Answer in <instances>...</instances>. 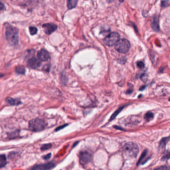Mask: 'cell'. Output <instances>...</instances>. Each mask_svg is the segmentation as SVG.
<instances>
[{
	"label": "cell",
	"instance_id": "obj_1",
	"mask_svg": "<svg viewBox=\"0 0 170 170\" xmlns=\"http://www.w3.org/2000/svg\"><path fill=\"white\" fill-rule=\"evenodd\" d=\"M6 36L8 41L11 46H16L19 43V30L16 27L7 25L6 29Z\"/></svg>",
	"mask_w": 170,
	"mask_h": 170
},
{
	"label": "cell",
	"instance_id": "obj_2",
	"mask_svg": "<svg viewBox=\"0 0 170 170\" xmlns=\"http://www.w3.org/2000/svg\"><path fill=\"white\" fill-rule=\"evenodd\" d=\"M123 150L127 155L132 158H135L139 153L138 146L132 142H128L125 144Z\"/></svg>",
	"mask_w": 170,
	"mask_h": 170
},
{
	"label": "cell",
	"instance_id": "obj_3",
	"mask_svg": "<svg viewBox=\"0 0 170 170\" xmlns=\"http://www.w3.org/2000/svg\"><path fill=\"white\" fill-rule=\"evenodd\" d=\"M46 126V123L44 120L41 119L36 118L30 121L29 128L30 130L34 132L44 130Z\"/></svg>",
	"mask_w": 170,
	"mask_h": 170
},
{
	"label": "cell",
	"instance_id": "obj_4",
	"mask_svg": "<svg viewBox=\"0 0 170 170\" xmlns=\"http://www.w3.org/2000/svg\"><path fill=\"white\" fill-rule=\"evenodd\" d=\"M130 48L129 42L127 39H121L115 45L116 50L119 53H125L128 52Z\"/></svg>",
	"mask_w": 170,
	"mask_h": 170
},
{
	"label": "cell",
	"instance_id": "obj_5",
	"mask_svg": "<svg viewBox=\"0 0 170 170\" xmlns=\"http://www.w3.org/2000/svg\"><path fill=\"white\" fill-rule=\"evenodd\" d=\"M120 35L118 32H111L105 37L104 39V42L107 46H115L116 44L118 43L119 40Z\"/></svg>",
	"mask_w": 170,
	"mask_h": 170
},
{
	"label": "cell",
	"instance_id": "obj_6",
	"mask_svg": "<svg viewBox=\"0 0 170 170\" xmlns=\"http://www.w3.org/2000/svg\"><path fill=\"white\" fill-rule=\"evenodd\" d=\"M80 161L82 165H86L91 160L92 155L88 151H82L79 155Z\"/></svg>",
	"mask_w": 170,
	"mask_h": 170
},
{
	"label": "cell",
	"instance_id": "obj_7",
	"mask_svg": "<svg viewBox=\"0 0 170 170\" xmlns=\"http://www.w3.org/2000/svg\"><path fill=\"white\" fill-rule=\"evenodd\" d=\"M44 32L47 35H50L57 28V25L54 23H45L42 26Z\"/></svg>",
	"mask_w": 170,
	"mask_h": 170
},
{
	"label": "cell",
	"instance_id": "obj_8",
	"mask_svg": "<svg viewBox=\"0 0 170 170\" xmlns=\"http://www.w3.org/2000/svg\"><path fill=\"white\" fill-rule=\"evenodd\" d=\"M55 165L54 163H49L47 164H44L41 165H37L33 167L32 168V170H48L52 169L54 167Z\"/></svg>",
	"mask_w": 170,
	"mask_h": 170
},
{
	"label": "cell",
	"instance_id": "obj_9",
	"mask_svg": "<svg viewBox=\"0 0 170 170\" xmlns=\"http://www.w3.org/2000/svg\"><path fill=\"white\" fill-rule=\"evenodd\" d=\"M37 57L41 61L45 62L48 60L50 57H49V53L46 50L42 49L38 52Z\"/></svg>",
	"mask_w": 170,
	"mask_h": 170
},
{
	"label": "cell",
	"instance_id": "obj_10",
	"mask_svg": "<svg viewBox=\"0 0 170 170\" xmlns=\"http://www.w3.org/2000/svg\"><path fill=\"white\" fill-rule=\"evenodd\" d=\"M28 66L32 68H36L39 67L41 65V62L40 60L35 58L34 57H32L28 61Z\"/></svg>",
	"mask_w": 170,
	"mask_h": 170
},
{
	"label": "cell",
	"instance_id": "obj_11",
	"mask_svg": "<svg viewBox=\"0 0 170 170\" xmlns=\"http://www.w3.org/2000/svg\"><path fill=\"white\" fill-rule=\"evenodd\" d=\"M152 27L154 30L156 32H158L159 30V20L158 17L154 16L153 19L152 23Z\"/></svg>",
	"mask_w": 170,
	"mask_h": 170
},
{
	"label": "cell",
	"instance_id": "obj_12",
	"mask_svg": "<svg viewBox=\"0 0 170 170\" xmlns=\"http://www.w3.org/2000/svg\"><path fill=\"white\" fill-rule=\"evenodd\" d=\"M6 101L7 103H8L11 105H14L19 104V103H21V101L19 100H16L12 98L8 97L6 100Z\"/></svg>",
	"mask_w": 170,
	"mask_h": 170
},
{
	"label": "cell",
	"instance_id": "obj_13",
	"mask_svg": "<svg viewBox=\"0 0 170 170\" xmlns=\"http://www.w3.org/2000/svg\"><path fill=\"white\" fill-rule=\"evenodd\" d=\"M168 141V138H163L162 139L161 141H160V150H162L163 151L165 150L166 145Z\"/></svg>",
	"mask_w": 170,
	"mask_h": 170
},
{
	"label": "cell",
	"instance_id": "obj_14",
	"mask_svg": "<svg viewBox=\"0 0 170 170\" xmlns=\"http://www.w3.org/2000/svg\"><path fill=\"white\" fill-rule=\"evenodd\" d=\"M16 72L19 75H25V68L23 66H19L16 67Z\"/></svg>",
	"mask_w": 170,
	"mask_h": 170
},
{
	"label": "cell",
	"instance_id": "obj_15",
	"mask_svg": "<svg viewBox=\"0 0 170 170\" xmlns=\"http://www.w3.org/2000/svg\"><path fill=\"white\" fill-rule=\"evenodd\" d=\"M7 158L5 155H0V168H3L7 164Z\"/></svg>",
	"mask_w": 170,
	"mask_h": 170
},
{
	"label": "cell",
	"instance_id": "obj_16",
	"mask_svg": "<svg viewBox=\"0 0 170 170\" xmlns=\"http://www.w3.org/2000/svg\"><path fill=\"white\" fill-rule=\"evenodd\" d=\"M77 1H76V0L68 1L67 2V7L69 9H73L77 5Z\"/></svg>",
	"mask_w": 170,
	"mask_h": 170
},
{
	"label": "cell",
	"instance_id": "obj_17",
	"mask_svg": "<svg viewBox=\"0 0 170 170\" xmlns=\"http://www.w3.org/2000/svg\"><path fill=\"white\" fill-rule=\"evenodd\" d=\"M153 117H154V114L151 112H148L147 113H146L144 116V118L147 121L151 120V119L153 118Z\"/></svg>",
	"mask_w": 170,
	"mask_h": 170
},
{
	"label": "cell",
	"instance_id": "obj_18",
	"mask_svg": "<svg viewBox=\"0 0 170 170\" xmlns=\"http://www.w3.org/2000/svg\"><path fill=\"white\" fill-rule=\"evenodd\" d=\"M29 30H30V34L32 36L35 35V34H37V29L36 28L34 27H30Z\"/></svg>",
	"mask_w": 170,
	"mask_h": 170
},
{
	"label": "cell",
	"instance_id": "obj_19",
	"mask_svg": "<svg viewBox=\"0 0 170 170\" xmlns=\"http://www.w3.org/2000/svg\"><path fill=\"white\" fill-rule=\"evenodd\" d=\"M123 109V107H121V108H119L118 109V110H116L115 112H114V113L112 114V116H111V120H112L113 119H114L115 118H116V116H117V115L119 114V112L121 111L122 109Z\"/></svg>",
	"mask_w": 170,
	"mask_h": 170
},
{
	"label": "cell",
	"instance_id": "obj_20",
	"mask_svg": "<svg viewBox=\"0 0 170 170\" xmlns=\"http://www.w3.org/2000/svg\"><path fill=\"white\" fill-rule=\"evenodd\" d=\"M52 147V145L51 144H44L42 146V147H41V150H47L48 149L51 148Z\"/></svg>",
	"mask_w": 170,
	"mask_h": 170
},
{
	"label": "cell",
	"instance_id": "obj_21",
	"mask_svg": "<svg viewBox=\"0 0 170 170\" xmlns=\"http://www.w3.org/2000/svg\"><path fill=\"white\" fill-rule=\"evenodd\" d=\"M148 54H149L150 58L153 62V60H155V55L154 53V52H153L152 50H149L148 51Z\"/></svg>",
	"mask_w": 170,
	"mask_h": 170
},
{
	"label": "cell",
	"instance_id": "obj_22",
	"mask_svg": "<svg viewBox=\"0 0 170 170\" xmlns=\"http://www.w3.org/2000/svg\"><path fill=\"white\" fill-rule=\"evenodd\" d=\"M155 170H170V167L168 166H162L156 169Z\"/></svg>",
	"mask_w": 170,
	"mask_h": 170
},
{
	"label": "cell",
	"instance_id": "obj_23",
	"mask_svg": "<svg viewBox=\"0 0 170 170\" xmlns=\"http://www.w3.org/2000/svg\"><path fill=\"white\" fill-rule=\"evenodd\" d=\"M137 66L139 68H141V69L143 68L145 66L144 63L142 62H137Z\"/></svg>",
	"mask_w": 170,
	"mask_h": 170
},
{
	"label": "cell",
	"instance_id": "obj_24",
	"mask_svg": "<svg viewBox=\"0 0 170 170\" xmlns=\"http://www.w3.org/2000/svg\"><path fill=\"white\" fill-rule=\"evenodd\" d=\"M146 154H147V152H146V151H145L143 154H142V156H141L140 158V159L138 161V164L137 165H138L139 163H140L141 161H142V160L144 159V157H145L146 155Z\"/></svg>",
	"mask_w": 170,
	"mask_h": 170
},
{
	"label": "cell",
	"instance_id": "obj_25",
	"mask_svg": "<svg viewBox=\"0 0 170 170\" xmlns=\"http://www.w3.org/2000/svg\"><path fill=\"white\" fill-rule=\"evenodd\" d=\"M170 158V152L167 153L166 154H165L164 156H163L162 160H166Z\"/></svg>",
	"mask_w": 170,
	"mask_h": 170
},
{
	"label": "cell",
	"instance_id": "obj_26",
	"mask_svg": "<svg viewBox=\"0 0 170 170\" xmlns=\"http://www.w3.org/2000/svg\"><path fill=\"white\" fill-rule=\"evenodd\" d=\"M51 153H49V154H48L46 155L45 156H43L42 157V158L44 160H47L49 159L51 157Z\"/></svg>",
	"mask_w": 170,
	"mask_h": 170
},
{
	"label": "cell",
	"instance_id": "obj_27",
	"mask_svg": "<svg viewBox=\"0 0 170 170\" xmlns=\"http://www.w3.org/2000/svg\"><path fill=\"white\" fill-rule=\"evenodd\" d=\"M18 134H19V133H17V131H16L14 133H11V134H10V137H11V138H12V137H16L18 136Z\"/></svg>",
	"mask_w": 170,
	"mask_h": 170
},
{
	"label": "cell",
	"instance_id": "obj_28",
	"mask_svg": "<svg viewBox=\"0 0 170 170\" xmlns=\"http://www.w3.org/2000/svg\"><path fill=\"white\" fill-rule=\"evenodd\" d=\"M126 62V58L125 57H123L121 59H120L119 62L121 64H124Z\"/></svg>",
	"mask_w": 170,
	"mask_h": 170
},
{
	"label": "cell",
	"instance_id": "obj_29",
	"mask_svg": "<svg viewBox=\"0 0 170 170\" xmlns=\"http://www.w3.org/2000/svg\"><path fill=\"white\" fill-rule=\"evenodd\" d=\"M67 125V124L66 125H62V126H60L59 127H58V128H57L56 129V131H59L60 130L62 129H63L64 128L66 127V126Z\"/></svg>",
	"mask_w": 170,
	"mask_h": 170
},
{
	"label": "cell",
	"instance_id": "obj_30",
	"mask_svg": "<svg viewBox=\"0 0 170 170\" xmlns=\"http://www.w3.org/2000/svg\"><path fill=\"white\" fill-rule=\"evenodd\" d=\"M4 8H5L4 4L0 1V11H2L3 10H4Z\"/></svg>",
	"mask_w": 170,
	"mask_h": 170
},
{
	"label": "cell",
	"instance_id": "obj_31",
	"mask_svg": "<svg viewBox=\"0 0 170 170\" xmlns=\"http://www.w3.org/2000/svg\"><path fill=\"white\" fill-rule=\"evenodd\" d=\"M146 75H142V76L141 77V79L143 80V81H145V80L146 79Z\"/></svg>",
	"mask_w": 170,
	"mask_h": 170
},
{
	"label": "cell",
	"instance_id": "obj_32",
	"mask_svg": "<svg viewBox=\"0 0 170 170\" xmlns=\"http://www.w3.org/2000/svg\"><path fill=\"white\" fill-rule=\"evenodd\" d=\"M4 76V75H3V74H1V75H0V78H1V77H3V76Z\"/></svg>",
	"mask_w": 170,
	"mask_h": 170
},
{
	"label": "cell",
	"instance_id": "obj_33",
	"mask_svg": "<svg viewBox=\"0 0 170 170\" xmlns=\"http://www.w3.org/2000/svg\"><path fill=\"white\" fill-rule=\"evenodd\" d=\"M169 101H170V98H169Z\"/></svg>",
	"mask_w": 170,
	"mask_h": 170
}]
</instances>
